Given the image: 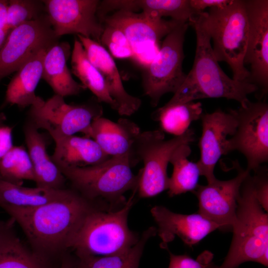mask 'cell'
<instances>
[{"instance_id": "1", "label": "cell", "mask_w": 268, "mask_h": 268, "mask_svg": "<svg viewBox=\"0 0 268 268\" xmlns=\"http://www.w3.org/2000/svg\"><path fill=\"white\" fill-rule=\"evenodd\" d=\"M94 202L69 189L63 198L39 206L19 208L0 203V207L18 223L33 251L60 265L84 218L97 208Z\"/></svg>"}, {"instance_id": "2", "label": "cell", "mask_w": 268, "mask_h": 268, "mask_svg": "<svg viewBox=\"0 0 268 268\" xmlns=\"http://www.w3.org/2000/svg\"><path fill=\"white\" fill-rule=\"evenodd\" d=\"M196 35V49L192 69L172 98L164 106L183 104L204 98H224L235 100L244 106L248 96L259 89L248 81L229 77L216 60L205 21L204 11L189 22Z\"/></svg>"}, {"instance_id": "3", "label": "cell", "mask_w": 268, "mask_h": 268, "mask_svg": "<svg viewBox=\"0 0 268 268\" xmlns=\"http://www.w3.org/2000/svg\"><path fill=\"white\" fill-rule=\"evenodd\" d=\"M258 201L254 177L243 182L237 201L233 236L222 264L215 268H237L247 262L268 267V216Z\"/></svg>"}, {"instance_id": "4", "label": "cell", "mask_w": 268, "mask_h": 268, "mask_svg": "<svg viewBox=\"0 0 268 268\" xmlns=\"http://www.w3.org/2000/svg\"><path fill=\"white\" fill-rule=\"evenodd\" d=\"M136 192L117 210L97 207L90 211L70 241L69 249L74 251L76 256H108L130 249L140 238L128 224Z\"/></svg>"}, {"instance_id": "5", "label": "cell", "mask_w": 268, "mask_h": 268, "mask_svg": "<svg viewBox=\"0 0 268 268\" xmlns=\"http://www.w3.org/2000/svg\"><path fill=\"white\" fill-rule=\"evenodd\" d=\"M204 15L217 62L229 65L233 79L249 82L250 72L244 64L248 36L245 0H231L224 6L204 11Z\"/></svg>"}, {"instance_id": "6", "label": "cell", "mask_w": 268, "mask_h": 268, "mask_svg": "<svg viewBox=\"0 0 268 268\" xmlns=\"http://www.w3.org/2000/svg\"><path fill=\"white\" fill-rule=\"evenodd\" d=\"M129 153L110 157L96 165L84 167L60 168L75 190L86 199L110 203L124 204V195L137 191L139 173L134 175Z\"/></svg>"}, {"instance_id": "7", "label": "cell", "mask_w": 268, "mask_h": 268, "mask_svg": "<svg viewBox=\"0 0 268 268\" xmlns=\"http://www.w3.org/2000/svg\"><path fill=\"white\" fill-rule=\"evenodd\" d=\"M195 139L194 132L191 129L166 140L160 129L140 132L129 152L133 166L140 161L143 163L139 172L137 191L140 198L153 197L168 190L167 167L172 154L178 147L190 144Z\"/></svg>"}, {"instance_id": "8", "label": "cell", "mask_w": 268, "mask_h": 268, "mask_svg": "<svg viewBox=\"0 0 268 268\" xmlns=\"http://www.w3.org/2000/svg\"><path fill=\"white\" fill-rule=\"evenodd\" d=\"M189 22L180 24L164 39L157 54L145 67L143 79L144 94L153 107L163 95L175 93L187 74L183 69L184 43Z\"/></svg>"}, {"instance_id": "9", "label": "cell", "mask_w": 268, "mask_h": 268, "mask_svg": "<svg viewBox=\"0 0 268 268\" xmlns=\"http://www.w3.org/2000/svg\"><path fill=\"white\" fill-rule=\"evenodd\" d=\"M102 114L103 108L98 103L71 105L66 103L64 97L54 94L31 106L29 120L38 129L47 131L55 140L77 133L85 135L93 120Z\"/></svg>"}, {"instance_id": "10", "label": "cell", "mask_w": 268, "mask_h": 268, "mask_svg": "<svg viewBox=\"0 0 268 268\" xmlns=\"http://www.w3.org/2000/svg\"><path fill=\"white\" fill-rule=\"evenodd\" d=\"M235 117V134L228 139L227 152L237 150L246 158L247 170L256 172L268 160V105L249 101L244 106L228 110Z\"/></svg>"}, {"instance_id": "11", "label": "cell", "mask_w": 268, "mask_h": 268, "mask_svg": "<svg viewBox=\"0 0 268 268\" xmlns=\"http://www.w3.org/2000/svg\"><path fill=\"white\" fill-rule=\"evenodd\" d=\"M182 22L123 10L106 15L102 21L103 24L114 26L124 32L133 49L134 60L145 67L158 52L161 40Z\"/></svg>"}, {"instance_id": "12", "label": "cell", "mask_w": 268, "mask_h": 268, "mask_svg": "<svg viewBox=\"0 0 268 268\" xmlns=\"http://www.w3.org/2000/svg\"><path fill=\"white\" fill-rule=\"evenodd\" d=\"M46 14L12 29L0 50V81L40 50L58 42Z\"/></svg>"}, {"instance_id": "13", "label": "cell", "mask_w": 268, "mask_h": 268, "mask_svg": "<svg viewBox=\"0 0 268 268\" xmlns=\"http://www.w3.org/2000/svg\"><path fill=\"white\" fill-rule=\"evenodd\" d=\"M56 37L76 34L100 43L104 25L97 11L99 0H42Z\"/></svg>"}, {"instance_id": "14", "label": "cell", "mask_w": 268, "mask_h": 268, "mask_svg": "<svg viewBox=\"0 0 268 268\" xmlns=\"http://www.w3.org/2000/svg\"><path fill=\"white\" fill-rule=\"evenodd\" d=\"M248 36L244 64L249 65V82L265 94L268 89V0H245Z\"/></svg>"}, {"instance_id": "15", "label": "cell", "mask_w": 268, "mask_h": 268, "mask_svg": "<svg viewBox=\"0 0 268 268\" xmlns=\"http://www.w3.org/2000/svg\"><path fill=\"white\" fill-rule=\"evenodd\" d=\"M237 176L228 180L216 179L195 189L199 201L198 213L218 224L220 229L232 228L237 208V201L243 182L250 174L239 167Z\"/></svg>"}, {"instance_id": "16", "label": "cell", "mask_w": 268, "mask_h": 268, "mask_svg": "<svg viewBox=\"0 0 268 268\" xmlns=\"http://www.w3.org/2000/svg\"><path fill=\"white\" fill-rule=\"evenodd\" d=\"M202 133L199 146L200 158L197 162L200 174L210 183L216 178L214 170L220 157L227 154L228 136L235 133L237 122L229 111L220 109L212 113L202 114L201 118Z\"/></svg>"}, {"instance_id": "17", "label": "cell", "mask_w": 268, "mask_h": 268, "mask_svg": "<svg viewBox=\"0 0 268 268\" xmlns=\"http://www.w3.org/2000/svg\"><path fill=\"white\" fill-rule=\"evenodd\" d=\"M161 240L160 246L167 248L176 236L189 246L195 245L209 233L220 229L216 223L199 213L184 214L173 212L163 206L156 205L150 210Z\"/></svg>"}, {"instance_id": "18", "label": "cell", "mask_w": 268, "mask_h": 268, "mask_svg": "<svg viewBox=\"0 0 268 268\" xmlns=\"http://www.w3.org/2000/svg\"><path fill=\"white\" fill-rule=\"evenodd\" d=\"M88 59L102 75L109 93L116 102L117 112L122 116H131L141 104V100L127 92L113 58L100 43L81 35H77Z\"/></svg>"}, {"instance_id": "19", "label": "cell", "mask_w": 268, "mask_h": 268, "mask_svg": "<svg viewBox=\"0 0 268 268\" xmlns=\"http://www.w3.org/2000/svg\"><path fill=\"white\" fill-rule=\"evenodd\" d=\"M28 120L23 127L27 152L34 172L36 187L47 189H62L66 178L47 152L46 135Z\"/></svg>"}, {"instance_id": "20", "label": "cell", "mask_w": 268, "mask_h": 268, "mask_svg": "<svg viewBox=\"0 0 268 268\" xmlns=\"http://www.w3.org/2000/svg\"><path fill=\"white\" fill-rule=\"evenodd\" d=\"M140 133L139 127L133 121L120 118L117 122L101 116L92 122L85 136L95 140L110 157L129 153Z\"/></svg>"}, {"instance_id": "21", "label": "cell", "mask_w": 268, "mask_h": 268, "mask_svg": "<svg viewBox=\"0 0 268 268\" xmlns=\"http://www.w3.org/2000/svg\"><path fill=\"white\" fill-rule=\"evenodd\" d=\"M48 49L40 50L16 71L7 85L4 105L24 108L44 100L36 95L35 90L42 78L43 60Z\"/></svg>"}, {"instance_id": "22", "label": "cell", "mask_w": 268, "mask_h": 268, "mask_svg": "<svg viewBox=\"0 0 268 268\" xmlns=\"http://www.w3.org/2000/svg\"><path fill=\"white\" fill-rule=\"evenodd\" d=\"M54 140L56 145L51 157L59 168L93 166L110 157L95 140L86 136L72 135Z\"/></svg>"}, {"instance_id": "23", "label": "cell", "mask_w": 268, "mask_h": 268, "mask_svg": "<svg viewBox=\"0 0 268 268\" xmlns=\"http://www.w3.org/2000/svg\"><path fill=\"white\" fill-rule=\"evenodd\" d=\"M14 220L0 221V268H59L27 247L16 234Z\"/></svg>"}, {"instance_id": "24", "label": "cell", "mask_w": 268, "mask_h": 268, "mask_svg": "<svg viewBox=\"0 0 268 268\" xmlns=\"http://www.w3.org/2000/svg\"><path fill=\"white\" fill-rule=\"evenodd\" d=\"M67 42H58L46 52L43 60L42 78L55 93L63 97L77 95L86 88L72 77L67 66L70 54Z\"/></svg>"}, {"instance_id": "25", "label": "cell", "mask_w": 268, "mask_h": 268, "mask_svg": "<svg viewBox=\"0 0 268 268\" xmlns=\"http://www.w3.org/2000/svg\"><path fill=\"white\" fill-rule=\"evenodd\" d=\"M111 6L113 10L135 12L142 10L146 16L161 18L170 17L173 20L189 22L197 16L190 0H113Z\"/></svg>"}, {"instance_id": "26", "label": "cell", "mask_w": 268, "mask_h": 268, "mask_svg": "<svg viewBox=\"0 0 268 268\" xmlns=\"http://www.w3.org/2000/svg\"><path fill=\"white\" fill-rule=\"evenodd\" d=\"M71 66L72 72L82 85L93 93L98 102L107 103L117 111V105L110 96L102 75L89 61L82 44L77 39L71 53Z\"/></svg>"}, {"instance_id": "27", "label": "cell", "mask_w": 268, "mask_h": 268, "mask_svg": "<svg viewBox=\"0 0 268 268\" xmlns=\"http://www.w3.org/2000/svg\"><path fill=\"white\" fill-rule=\"evenodd\" d=\"M69 189L29 188L0 178V203L19 208L39 206L65 197Z\"/></svg>"}, {"instance_id": "28", "label": "cell", "mask_w": 268, "mask_h": 268, "mask_svg": "<svg viewBox=\"0 0 268 268\" xmlns=\"http://www.w3.org/2000/svg\"><path fill=\"white\" fill-rule=\"evenodd\" d=\"M156 234L155 227H149L143 232L134 246L122 254L108 256H76L74 268H138L146 243Z\"/></svg>"}, {"instance_id": "29", "label": "cell", "mask_w": 268, "mask_h": 268, "mask_svg": "<svg viewBox=\"0 0 268 268\" xmlns=\"http://www.w3.org/2000/svg\"><path fill=\"white\" fill-rule=\"evenodd\" d=\"M191 153L190 144H185L178 147L172 155L170 163L173 170L168 189L171 197L194 191L198 185L200 171L197 162L188 160Z\"/></svg>"}, {"instance_id": "30", "label": "cell", "mask_w": 268, "mask_h": 268, "mask_svg": "<svg viewBox=\"0 0 268 268\" xmlns=\"http://www.w3.org/2000/svg\"><path fill=\"white\" fill-rule=\"evenodd\" d=\"M202 105L194 101L159 108L152 118L159 122L163 132L179 136L185 133L193 122L201 119Z\"/></svg>"}, {"instance_id": "31", "label": "cell", "mask_w": 268, "mask_h": 268, "mask_svg": "<svg viewBox=\"0 0 268 268\" xmlns=\"http://www.w3.org/2000/svg\"><path fill=\"white\" fill-rule=\"evenodd\" d=\"M0 178L18 185L25 180L34 182L33 167L23 146H13L0 161Z\"/></svg>"}, {"instance_id": "32", "label": "cell", "mask_w": 268, "mask_h": 268, "mask_svg": "<svg viewBox=\"0 0 268 268\" xmlns=\"http://www.w3.org/2000/svg\"><path fill=\"white\" fill-rule=\"evenodd\" d=\"M45 10L42 0H9L6 11V24L11 30L24 23L35 20Z\"/></svg>"}, {"instance_id": "33", "label": "cell", "mask_w": 268, "mask_h": 268, "mask_svg": "<svg viewBox=\"0 0 268 268\" xmlns=\"http://www.w3.org/2000/svg\"><path fill=\"white\" fill-rule=\"evenodd\" d=\"M100 44L106 47L112 57L117 59H131L134 60V53L131 45L124 32L119 28L103 24Z\"/></svg>"}, {"instance_id": "34", "label": "cell", "mask_w": 268, "mask_h": 268, "mask_svg": "<svg viewBox=\"0 0 268 268\" xmlns=\"http://www.w3.org/2000/svg\"><path fill=\"white\" fill-rule=\"evenodd\" d=\"M213 255L207 251L201 254L197 260L186 255H176L170 253L168 268H210Z\"/></svg>"}, {"instance_id": "35", "label": "cell", "mask_w": 268, "mask_h": 268, "mask_svg": "<svg viewBox=\"0 0 268 268\" xmlns=\"http://www.w3.org/2000/svg\"><path fill=\"white\" fill-rule=\"evenodd\" d=\"M256 198L263 208L268 211V183L266 177L256 175L254 176Z\"/></svg>"}, {"instance_id": "36", "label": "cell", "mask_w": 268, "mask_h": 268, "mask_svg": "<svg viewBox=\"0 0 268 268\" xmlns=\"http://www.w3.org/2000/svg\"><path fill=\"white\" fill-rule=\"evenodd\" d=\"M231 0H190V5L197 15L206 8L220 7L227 5Z\"/></svg>"}, {"instance_id": "37", "label": "cell", "mask_w": 268, "mask_h": 268, "mask_svg": "<svg viewBox=\"0 0 268 268\" xmlns=\"http://www.w3.org/2000/svg\"><path fill=\"white\" fill-rule=\"evenodd\" d=\"M12 131V128L9 126H0V161L14 146Z\"/></svg>"}, {"instance_id": "38", "label": "cell", "mask_w": 268, "mask_h": 268, "mask_svg": "<svg viewBox=\"0 0 268 268\" xmlns=\"http://www.w3.org/2000/svg\"><path fill=\"white\" fill-rule=\"evenodd\" d=\"M8 1L6 0H0V36L5 35L11 31L6 24V11Z\"/></svg>"}, {"instance_id": "39", "label": "cell", "mask_w": 268, "mask_h": 268, "mask_svg": "<svg viewBox=\"0 0 268 268\" xmlns=\"http://www.w3.org/2000/svg\"><path fill=\"white\" fill-rule=\"evenodd\" d=\"M74 261L66 255L61 261L59 268H74Z\"/></svg>"}, {"instance_id": "40", "label": "cell", "mask_w": 268, "mask_h": 268, "mask_svg": "<svg viewBox=\"0 0 268 268\" xmlns=\"http://www.w3.org/2000/svg\"><path fill=\"white\" fill-rule=\"evenodd\" d=\"M6 119L5 114L3 113H0V126L3 125V123Z\"/></svg>"}, {"instance_id": "41", "label": "cell", "mask_w": 268, "mask_h": 268, "mask_svg": "<svg viewBox=\"0 0 268 268\" xmlns=\"http://www.w3.org/2000/svg\"><path fill=\"white\" fill-rule=\"evenodd\" d=\"M210 268H215V267H212V266H211V267Z\"/></svg>"}]
</instances>
